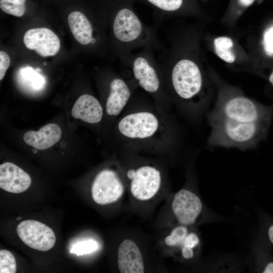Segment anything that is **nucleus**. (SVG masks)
Returning <instances> with one entry per match:
<instances>
[{
	"label": "nucleus",
	"mask_w": 273,
	"mask_h": 273,
	"mask_svg": "<svg viewBox=\"0 0 273 273\" xmlns=\"http://www.w3.org/2000/svg\"><path fill=\"white\" fill-rule=\"evenodd\" d=\"M187 226L180 224L174 228L169 235L164 240L166 245L170 247H176L182 245L184 240L188 234Z\"/></svg>",
	"instance_id": "6ab92c4d"
},
{
	"label": "nucleus",
	"mask_w": 273,
	"mask_h": 273,
	"mask_svg": "<svg viewBox=\"0 0 273 273\" xmlns=\"http://www.w3.org/2000/svg\"><path fill=\"white\" fill-rule=\"evenodd\" d=\"M98 243L92 239L82 241L74 244L70 249V252L77 255L92 253L98 248Z\"/></svg>",
	"instance_id": "412c9836"
},
{
	"label": "nucleus",
	"mask_w": 273,
	"mask_h": 273,
	"mask_svg": "<svg viewBox=\"0 0 273 273\" xmlns=\"http://www.w3.org/2000/svg\"><path fill=\"white\" fill-rule=\"evenodd\" d=\"M2 1H4L8 3L17 4V5H25V3L26 1V0H2Z\"/></svg>",
	"instance_id": "c85d7f7f"
},
{
	"label": "nucleus",
	"mask_w": 273,
	"mask_h": 273,
	"mask_svg": "<svg viewBox=\"0 0 273 273\" xmlns=\"http://www.w3.org/2000/svg\"><path fill=\"white\" fill-rule=\"evenodd\" d=\"M71 114L75 118L95 124L102 120L103 111L101 105L95 97L89 94H83L75 102Z\"/></svg>",
	"instance_id": "4468645a"
},
{
	"label": "nucleus",
	"mask_w": 273,
	"mask_h": 273,
	"mask_svg": "<svg viewBox=\"0 0 273 273\" xmlns=\"http://www.w3.org/2000/svg\"><path fill=\"white\" fill-rule=\"evenodd\" d=\"M151 7L159 19H164L181 11L186 7L187 0H133Z\"/></svg>",
	"instance_id": "f3484780"
},
{
	"label": "nucleus",
	"mask_w": 273,
	"mask_h": 273,
	"mask_svg": "<svg viewBox=\"0 0 273 273\" xmlns=\"http://www.w3.org/2000/svg\"><path fill=\"white\" fill-rule=\"evenodd\" d=\"M214 44L215 53L220 58L229 63L235 61V55L231 50L233 42L230 38L225 36L217 37L214 39Z\"/></svg>",
	"instance_id": "a211bd4d"
},
{
	"label": "nucleus",
	"mask_w": 273,
	"mask_h": 273,
	"mask_svg": "<svg viewBox=\"0 0 273 273\" xmlns=\"http://www.w3.org/2000/svg\"><path fill=\"white\" fill-rule=\"evenodd\" d=\"M171 209L179 224L188 226L195 224L202 216L203 206L197 195L190 190L183 189L174 195Z\"/></svg>",
	"instance_id": "6e6552de"
},
{
	"label": "nucleus",
	"mask_w": 273,
	"mask_h": 273,
	"mask_svg": "<svg viewBox=\"0 0 273 273\" xmlns=\"http://www.w3.org/2000/svg\"><path fill=\"white\" fill-rule=\"evenodd\" d=\"M162 52L158 63L166 91L186 103L198 105L197 98L202 89L203 77L198 64L190 58H178L164 50Z\"/></svg>",
	"instance_id": "7ed1b4c3"
},
{
	"label": "nucleus",
	"mask_w": 273,
	"mask_h": 273,
	"mask_svg": "<svg viewBox=\"0 0 273 273\" xmlns=\"http://www.w3.org/2000/svg\"><path fill=\"white\" fill-rule=\"evenodd\" d=\"M123 191V185L118 174L111 169H104L93 181L92 196L96 203L106 205L118 200Z\"/></svg>",
	"instance_id": "1a4fd4ad"
},
{
	"label": "nucleus",
	"mask_w": 273,
	"mask_h": 273,
	"mask_svg": "<svg viewBox=\"0 0 273 273\" xmlns=\"http://www.w3.org/2000/svg\"><path fill=\"white\" fill-rule=\"evenodd\" d=\"M200 243V238L198 235L194 232L188 233L185 237L181 246H185L194 249Z\"/></svg>",
	"instance_id": "b1692460"
},
{
	"label": "nucleus",
	"mask_w": 273,
	"mask_h": 273,
	"mask_svg": "<svg viewBox=\"0 0 273 273\" xmlns=\"http://www.w3.org/2000/svg\"><path fill=\"white\" fill-rule=\"evenodd\" d=\"M181 252L183 257L187 259L193 258L194 254L193 249L185 246H181Z\"/></svg>",
	"instance_id": "a878e982"
},
{
	"label": "nucleus",
	"mask_w": 273,
	"mask_h": 273,
	"mask_svg": "<svg viewBox=\"0 0 273 273\" xmlns=\"http://www.w3.org/2000/svg\"><path fill=\"white\" fill-rule=\"evenodd\" d=\"M111 31L117 55L122 60L135 50L151 48L162 51L156 29L143 22L134 8L133 0H116Z\"/></svg>",
	"instance_id": "f03ea898"
},
{
	"label": "nucleus",
	"mask_w": 273,
	"mask_h": 273,
	"mask_svg": "<svg viewBox=\"0 0 273 273\" xmlns=\"http://www.w3.org/2000/svg\"><path fill=\"white\" fill-rule=\"evenodd\" d=\"M25 47L42 57L53 56L60 50V41L51 29L41 27L27 30L23 36Z\"/></svg>",
	"instance_id": "9d476101"
},
{
	"label": "nucleus",
	"mask_w": 273,
	"mask_h": 273,
	"mask_svg": "<svg viewBox=\"0 0 273 273\" xmlns=\"http://www.w3.org/2000/svg\"><path fill=\"white\" fill-rule=\"evenodd\" d=\"M126 175L130 180L131 193L138 200L143 201L152 198L160 188L161 173L153 166L144 165L129 169Z\"/></svg>",
	"instance_id": "423d86ee"
},
{
	"label": "nucleus",
	"mask_w": 273,
	"mask_h": 273,
	"mask_svg": "<svg viewBox=\"0 0 273 273\" xmlns=\"http://www.w3.org/2000/svg\"><path fill=\"white\" fill-rule=\"evenodd\" d=\"M62 131L56 124L49 123L42 127L38 131L30 130L23 135V140L28 145L38 150L47 149L60 139Z\"/></svg>",
	"instance_id": "2eb2a0df"
},
{
	"label": "nucleus",
	"mask_w": 273,
	"mask_h": 273,
	"mask_svg": "<svg viewBox=\"0 0 273 273\" xmlns=\"http://www.w3.org/2000/svg\"><path fill=\"white\" fill-rule=\"evenodd\" d=\"M268 80H269L270 83L273 86V70H272V71L271 72V73H270V75L269 76Z\"/></svg>",
	"instance_id": "c756f323"
},
{
	"label": "nucleus",
	"mask_w": 273,
	"mask_h": 273,
	"mask_svg": "<svg viewBox=\"0 0 273 273\" xmlns=\"http://www.w3.org/2000/svg\"><path fill=\"white\" fill-rule=\"evenodd\" d=\"M31 178L24 170L7 162L0 165V188L11 193H21L30 186Z\"/></svg>",
	"instance_id": "9b49d317"
},
{
	"label": "nucleus",
	"mask_w": 273,
	"mask_h": 273,
	"mask_svg": "<svg viewBox=\"0 0 273 273\" xmlns=\"http://www.w3.org/2000/svg\"><path fill=\"white\" fill-rule=\"evenodd\" d=\"M273 118V106H266L242 95L221 97L208 115L209 145L254 148L264 140Z\"/></svg>",
	"instance_id": "f257e3e1"
},
{
	"label": "nucleus",
	"mask_w": 273,
	"mask_h": 273,
	"mask_svg": "<svg viewBox=\"0 0 273 273\" xmlns=\"http://www.w3.org/2000/svg\"><path fill=\"white\" fill-rule=\"evenodd\" d=\"M0 8L5 13L14 16L20 17L24 15L26 7L25 5H17L0 1Z\"/></svg>",
	"instance_id": "4be33fe9"
},
{
	"label": "nucleus",
	"mask_w": 273,
	"mask_h": 273,
	"mask_svg": "<svg viewBox=\"0 0 273 273\" xmlns=\"http://www.w3.org/2000/svg\"><path fill=\"white\" fill-rule=\"evenodd\" d=\"M21 241L29 247L40 251L52 249L56 242L53 230L45 224L35 220H25L17 228Z\"/></svg>",
	"instance_id": "0eeeda50"
},
{
	"label": "nucleus",
	"mask_w": 273,
	"mask_h": 273,
	"mask_svg": "<svg viewBox=\"0 0 273 273\" xmlns=\"http://www.w3.org/2000/svg\"><path fill=\"white\" fill-rule=\"evenodd\" d=\"M130 83L120 77L111 80L106 103V111L109 115H118L127 105L133 90Z\"/></svg>",
	"instance_id": "f8f14e48"
},
{
	"label": "nucleus",
	"mask_w": 273,
	"mask_h": 273,
	"mask_svg": "<svg viewBox=\"0 0 273 273\" xmlns=\"http://www.w3.org/2000/svg\"><path fill=\"white\" fill-rule=\"evenodd\" d=\"M263 232L266 239L273 246V221H265L263 225Z\"/></svg>",
	"instance_id": "393cba45"
},
{
	"label": "nucleus",
	"mask_w": 273,
	"mask_h": 273,
	"mask_svg": "<svg viewBox=\"0 0 273 273\" xmlns=\"http://www.w3.org/2000/svg\"><path fill=\"white\" fill-rule=\"evenodd\" d=\"M16 262L13 254L7 250L0 251V272L15 273Z\"/></svg>",
	"instance_id": "aec40b11"
},
{
	"label": "nucleus",
	"mask_w": 273,
	"mask_h": 273,
	"mask_svg": "<svg viewBox=\"0 0 273 273\" xmlns=\"http://www.w3.org/2000/svg\"><path fill=\"white\" fill-rule=\"evenodd\" d=\"M260 272L263 273H273V260L266 264Z\"/></svg>",
	"instance_id": "bb28decb"
},
{
	"label": "nucleus",
	"mask_w": 273,
	"mask_h": 273,
	"mask_svg": "<svg viewBox=\"0 0 273 273\" xmlns=\"http://www.w3.org/2000/svg\"><path fill=\"white\" fill-rule=\"evenodd\" d=\"M118 266L121 273H143L144 264L141 252L135 243L125 239L118 250Z\"/></svg>",
	"instance_id": "ddd939ff"
},
{
	"label": "nucleus",
	"mask_w": 273,
	"mask_h": 273,
	"mask_svg": "<svg viewBox=\"0 0 273 273\" xmlns=\"http://www.w3.org/2000/svg\"><path fill=\"white\" fill-rule=\"evenodd\" d=\"M123 138L138 143H147L157 139L166 131L161 119L153 112L141 111L123 116L118 124Z\"/></svg>",
	"instance_id": "39448f33"
},
{
	"label": "nucleus",
	"mask_w": 273,
	"mask_h": 273,
	"mask_svg": "<svg viewBox=\"0 0 273 273\" xmlns=\"http://www.w3.org/2000/svg\"><path fill=\"white\" fill-rule=\"evenodd\" d=\"M153 51L151 48L142 49L130 53L121 61L130 70L137 85L154 98H165L166 91Z\"/></svg>",
	"instance_id": "20e7f679"
},
{
	"label": "nucleus",
	"mask_w": 273,
	"mask_h": 273,
	"mask_svg": "<svg viewBox=\"0 0 273 273\" xmlns=\"http://www.w3.org/2000/svg\"><path fill=\"white\" fill-rule=\"evenodd\" d=\"M255 0H238L239 3L243 6L248 7L253 4Z\"/></svg>",
	"instance_id": "cd10ccee"
},
{
	"label": "nucleus",
	"mask_w": 273,
	"mask_h": 273,
	"mask_svg": "<svg viewBox=\"0 0 273 273\" xmlns=\"http://www.w3.org/2000/svg\"><path fill=\"white\" fill-rule=\"evenodd\" d=\"M68 23L74 37L81 44L94 45L97 42L92 23L83 13L72 12L68 17Z\"/></svg>",
	"instance_id": "dca6fc26"
},
{
	"label": "nucleus",
	"mask_w": 273,
	"mask_h": 273,
	"mask_svg": "<svg viewBox=\"0 0 273 273\" xmlns=\"http://www.w3.org/2000/svg\"><path fill=\"white\" fill-rule=\"evenodd\" d=\"M10 58L4 51L0 52V80H2L10 65Z\"/></svg>",
	"instance_id": "5701e85b"
}]
</instances>
